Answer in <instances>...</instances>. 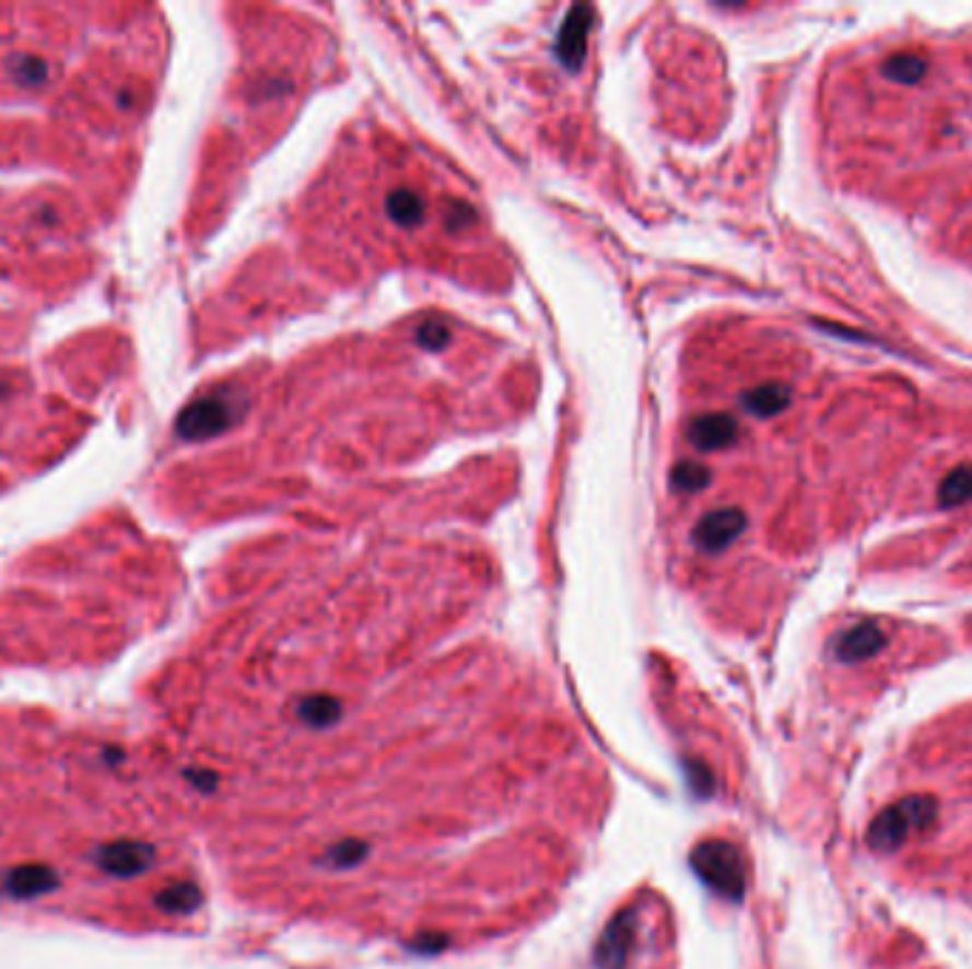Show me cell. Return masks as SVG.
I'll list each match as a JSON object with an SVG mask.
<instances>
[{
  "label": "cell",
  "mask_w": 972,
  "mask_h": 969,
  "mask_svg": "<svg viewBox=\"0 0 972 969\" xmlns=\"http://www.w3.org/2000/svg\"><path fill=\"white\" fill-rule=\"evenodd\" d=\"M9 71L14 74V80L23 85H40L43 80L49 78V66L43 63L40 57L21 55L9 60Z\"/></svg>",
  "instance_id": "52a82bcc"
},
{
  "label": "cell",
  "mask_w": 972,
  "mask_h": 969,
  "mask_svg": "<svg viewBox=\"0 0 972 969\" xmlns=\"http://www.w3.org/2000/svg\"><path fill=\"white\" fill-rule=\"evenodd\" d=\"M881 649V631L876 626H859L853 629L851 634H845L842 645H839V657L845 663H859V659L874 657L876 651Z\"/></svg>",
  "instance_id": "5b68a950"
},
{
  "label": "cell",
  "mask_w": 972,
  "mask_h": 969,
  "mask_svg": "<svg viewBox=\"0 0 972 969\" xmlns=\"http://www.w3.org/2000/svg\"><path fill=\"white\" fill-rule=\"evenodd\" d=\"M936 799L930 796H910L899 805L881 810L867 830V842L876 850H893L907 839L913 830L930 828L936 819Z\"/></svg>",
  "instance_id": "6da1fadb"
},
{
  "label": "cell",
  "mask_w": 972,
  "mask_h": 969,
  "mask_svg": "<svg viewBox=\"0 0 972 969\" xmlns=\"http://www.w3.org/2000/svg\"><path fill=\"white\" fill-rule=\"evenodd\" d=\"M94 864L114 878H131L145 873L154 864V850L142 842H112L94 853Z\"/></svg>",
  "instance_id": "3957f363"
},
{
  "label": "cell",
  "mask_w": 972,
  "mask_h": 969,
  "mask_svg": "<svg viewBox=\"0 0 972 969\" xmlns=\"http://www.w3.org/2000/svg\"><path fill=\"white\" fill-rule=\"evenodd\" d=\"M199 899H202V896H199L197 887L188 885V882H179V885H171V887H165L163 892H156L154 901L160 910H165V913L179 915V913H191V910H197Z\"/></svg>",
  "instance_id": "8992f818"
},
{
  "label": "cell",
  "mask_w": 972,
  "mask_h": 969,
  "mask_svg": "<svg viewBox=\"0 0 972 969\" xmlns=\"http://www.w3.org/2000/svg\"><path fill=\"white\" fill-rule=\"evenodd\" d=\"M57 885H60V878L46 864H23L3 876V890L12 899H37V896L55 890Z\"/></svg>",
  "instance_id": "277c9868"
},
{
  "label": "cell",
  "mask_w": 972,
  "mask_h": 969,
  "mask_svg": "<svg viewBox=\"0 0 972 969\" xmlns=\"http://www.w3.org/2000/svg\"><path fill=\"white\" fill-rule=\"evenodd\" d=\"M234 407L222 396H208L188 404L183 416L177 418V432L188 441H202L211 435H220L234 424Z\"/></svg>",
  "instance_id": "7a4b0ae2"
}]
</instances>
